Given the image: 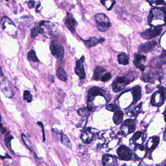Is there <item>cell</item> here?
Returning <instances> with one entry per match:
<instances>
[{
	"instance_id": "38",
	"label": "cell",
	"mask_w": 166,
	"mask_h": 166,
	"mask_svg": "<svg viewBox=\"0 0 166 166\" xmlns=\"http://www.w3.org/2000/svg\"><path fill=\"white\" fill-rule=\"evenodd\" d=\"M164 140H166V129L165 130L164 133Z\"/></svg>"
},
{
	"instance_id": "36",
	"label": "cell",
	"mask_w": 166,
	"mask_h": 166,
	"mask_svg": "<svg viewBox=\"0 0 166 166\" xmlns=\"http://www.w3.org/2000/svg\"><path fill=\"white\" fill-rule=\"evenodd\" d=\"M2 127H1V132L2 133H4L6 131V129L5 128H3V124H2Z\"/></svg>"
},
{
	"instance_id": "31",
	"label": "cell",
	"mask_w": 166,
	"mask_h": 166,
	"mask_svg": "<svg viewBox=\"0 0 166 166\" xmlns=\"http://www.w3.org/2000/svg\"><path fill=\"white\" fill-rule=\"evenodd\" d=\"M112 77V74L110 73H106L104 75H103L101 78V81L102 82H106L109 80Z\"/></svg>"
},
{
	"instance_id": "1",
	"label": "cell",
	"mask_w": 166,
	"mask_h": 166,
	"mask_svg": "<svg viewBox=\"0 0 166 166\" xmlns=\"http://www.w3.org/2000/svg\"><path fill=\"white\" fill-rule=\"evenodd\" d=\"M95 19L97 22L98 30L104 32L106 31L112 25L109 19L106 15L104 13H98L95 15Z\"/></svg>"
},
{
	"instance_id": "10",
	"label": "cell",
	"mask_w": 166,
	"mask_h": 166,
	"mask_svg": "<svg viewBox=\"0 0 166 166\" xmlns=\"http://www.w3.org/2000/svg\"><path fill=\"white\" fill-rule=\"evenodd\" d=\"M48 23V22L43 21L39 23L36 26L33 28L31 29V38H34L39 34H43L44 32H45V28L47 27Z\"/></svg>"
},
{
	"instance_id": "4",
	"label": "cell",
	"mask_w": 166,
	"mask_h": 166,
	"mask_svg": "<svg viewBox=\"0 0 166 166\" xmlns=\"http://www.w3.org/2000/svg\"><path fill=\"white\" fill-rule=\"evenodd\" d=\"M130 82L131 80L126 76H118L112 83L113 90L115 93L119 92Z\"/></svg>"
},
{
	"instance_id": "23",
	"label": "cell",
	"mask_w": 166,
	"mask_h": 166,
	"mask_svg": "<svg viewBox=\"0 0 166 166\" xmlns=\"http://www.w3.org/2000/svg\"><path fill=\"white\" fill-rule=\"evenodd\" d=\"M100 2L109 11L112 9L116 3L115 0H101Z\"/></svg>"
},
{
	"instance_id": "33",
	"label": "cell",
	"mask_w": 166,
	"mask_h": 166,
	"mask_svg": "<svg viewBox=\"0 0 166 166\" xmlns=\"http://www.w3.org/2000/svg\"><path fill=\"white\" fill-rule=\"evenodd\" d=\"M159 63L160 64H164L166 63V53L162 54L159 57Z\"/></svg>"
},
{
	"instance_id": "19",
	"label": "cell",
	"mask_w": 166,
	"mask_h": 166,
	"mask_svg": "<svg viewBox=\"0 0 166 166\" xmlns=\"http://www.w3.org/2000/svg\"><path fill=\"white\" fill-rule=\"evenodd\" d=\"M93 136L89 129H87L83 131L81 138L84 143H89L93 139Z\"/></svg>"
},
{
	"instance_id": "25",
	"label": "cell",
	"mask_w": 166,
	"mask_h": 166,
	"mask_svg": "<svg viewBox=\"0 0 166 166\" xmlns=\"http://www.w3.org/2000/svg\"><path fill=\"white\" fill-rule=\"evenodd\" d=\"M61 140L62 143L63 145H64L65 147L69 148H71L72 144H71V141H70L69 139L68 138V137L66 135H65L63 133H62Z\"/></svg>"
},
{
	"instance_id": "15",
	"label": "cell",
	"mask_w": 166,
	"mask_h": 166,
	"mask_svg": "<svg viewBox=\"0 0 166 166\" xmlns=\"http://www.w3.org/2000/svg\"><path fill=\"white\" fill-rule=\"evenodd\" d=\"M146 57L145 56L137 54L134 55V60L133 61V63L135 66L139 68L142 71H143L145 69V66L141 63V62L143 61H145Z\"/></svg>"
},
{
	"instance_id": "7",
	"label": "cell",
	"mask_w": 166,
	"mask_h": 166,
	"mask_svg": "<svg viewBox=\"0 0 166 166\" xmlns=\"http://www.w3.org/2000/svg\"><path fill=\"white\" fill-rule=\"evenodd\" d=\"M117 153L119 158L121 160L129 161L131 159L132 152L131 150L125 146H121L118 149Z\"/></svg>"
},
{
	"instance_id": "6",
	"label": "cell",
	"mask_w": 166,
	"mask_h": 166,
	"mask_svg": "<svg viewBox=\"0 0 166 166\" xmlns=\"http://www.w3.org/2000/svg\"><path fill=\"white\" fill-rule=\"evenodd\" d=\"M162 30L163 28L159 26L155 28H150L142 33L141 36L144 39H152L160 35Z\"/></svg>"
},
{
	"instance_id": "29",
	"label": "cell",
	"mask_w": 166,
	"mask_h": 166,
	"mask_svg": "<svg viewBox=\"0 0 166 166\" xmlns=\"http://www.w3.org/2000/svg\"><path fill=\"white\" fill-rule=\"evenodd\" d=\"M106 109L111 112H116L119 110V108L116 104H110L106 106Z\"/></svg>"
},
{
	"instance_id": "3",
	"label": "cell",
	"mask_w": 166,
	"mask_h": 166,
	"mask_svg": "<svg viewBox=\"0 0 166 166\" xmlns=\"http://www.w3.org/2000/svg\"><path fill=\"white\" fill-rule=\"evenodd\" d=\"M50 49L53 56L57 60L62 61L64 55V49L62 44L59 42L52 41L50 42Z\"/></svg>"
},
{
	"instance_id": "11",
	"label": "cell",
	"mask_w": 166,
	"mask_h": 166,
	"mask_svg": "<svg viewBox=\"0 0 166 166\" xmlns=\"http://www.w3.org/2000/svg\"><path fill=\"white\" fill-rule=\"evenodd\" d=\"M76 23V21L73 18V16L68 13L65 20V24L66 26L72 33H74L75 32Z\"/></svg>"
},
{
	"instance_id": "28",
	"label": "cell",
	"mask_w": 166,
	"mask_h": 166,
	"mask_svg": "<svg viewBox=\"0 0 166 166\" xmlns=\"http://www.w3.org/2000/svg\"><path fill=\"white\" fill-rule=\"evenodd\" d=\"M89 112H90V110L87 107L86 108H84L80 109L79 110H78L77 111V113H78V114L80 116L85 117H86L87 115H88L89 114Z\"/></svg>"
},
{
	"instance_id": "27",
	"label": "cell",
	"mask_w": 166,
	"mask_h": 166,
	"mask_svg": "<svg viewBox=\"0 0 166 166\" xmlns=\"http://www.w3.org/2000/svg\"><path fill=\"white\" fill-rule=\"evenodd\" d=\"M23 99L28 103L31 102L32 101V97L30 94V91H25L23 93Z\"/></svg>"
},
{
	"instance_id": "22",
	"label": "cell",
	"mask_w": 166,
	"mask_h": 166,
	"mask_svg": "<svg viewBox=\"0 0 166 166\" xmlns=\"http://www.w3.org/2000/svg\"><path fill=\"white\" fill-rule=\"evenodd\" d=\"M105 71V70L101 66L97 67L94 71L93 79L95 80H98L100 79V76H101V75Z\"/></svg>"
},
{
	"instance_id": "13",
	"label": "cell",
	"mask_w": 166,
	"mask_h": 166,
	"mask_svg": "<svg viewBox=\"0 0 166 166\" xmlns=\"http://www.w3.org/2000/svg\"><path fill=\"white\" fill-rule=\"evenodd\" d=\"M83 42L84 44L88 48H91L93 46L97 45V44H99V43L103 42L105 41L104 38H99L98 39L95 37H90V39L87 40H83Z\"/></svg>"
},
{
	"instance_id": "12",
	"label": "cell",
	"mask_w": 166,
	"mask_h": 166,
	"mask_svg": "<svg viewBox=\"0 0 166 166\" xmlns=\"http://www.w3.org/2000/svg\"><path fill=\"white\" fill-rule=\"evenodd\" d=\"M117 162V158L116 156L107 154H104L102 157V163L104 166L116 165Z\"/></svg>"
},
{
	"instance_id": "14",
	"label": "cell",
	"mask_w": 166,
	"mask_h": 166,
	"mask_svg": "<svg viewBox=\"0 0 166 166\" xmlns=\"http://www.w3.org/2000/svg\"><path fill=\"white\" fill-rule=\"evenodd\" d=\"M157 42L155 41H150L141 44L139 46V50L140 52H148L152 50L156 45Z\"/></svg>"
},
{
	"instance_id": "17",
	"label": "cell",
	"mask_w": 166,
	"mask_h": 166,
	"mask_svg": "<svg viewBox=\"0 0 166 166\" xmlns=\"http://www.w3.org/2000/svg\"><path fill=\"white\" fill-rule=\"evenodd\" d=\"M131 94L134 103L137 102L141 98V89L139 86L133 88L131 89Z\"/></svg>"
},
{
	"instance_id": "2",
	"label": "cell",
	"mask_w": 166,
	"mask_h": 166,
	"mask_svg": "<svg viewBox=\"0 0 166 166\" xmlns=\"http://www.w3.org/2000/svg\"><path fill=\"white\" fill-rule=\"evenodd\" d=\"M166 98V88L161 87L152 95L151 103L152 106H160L164 103Z\"/></svg>"
},
{
	"instance_id": "32",
	"label": "cell",
	"mask_w": 166,
	"mask_h": 166,
	"mask_svg": "<svg viewBox=\"0 0 166 166\" xmlns=\"http://www.w3.org/2000/svg\"><path fill=\"white\" fill-rule=\"evenodd\" d=\"M143 135V132L141 131H137L134 133L133 136H132V140H137L140 139Z\"/></svg>"
},
{
	"instance_id": "21",
	"label": "cell",
	"mask_w": 166,
	"mask_h": 166,
	"mask_svg": "<svg viewBox=\"0 0 166 166\" xmlns=\"http://www.w3.org/2000/svg\"><path fill=\"white\" fill-rule=\"evenodd\" d=\"M118 62L120 64L126 65L129 63V58L125 53H121L118 55Z\"/></svg>"
},
{
	"instance_id": "24",
	"label": "cell",
	"mask_w": 166,
	"mask_h": 166,
	"mask_svg": "<svg viewBox=\"0 0 166 166\" xmlns=\"http://www.w3.org/2000/svg\"><path fill=\"white\" fill-rule=\"evenodd\" d=\"M27 58L29 61L35 62H39V60L38 59L36 52L34 50H31L28 53Z\"/></svg>"
},
{
	"instance_id": "5",
	"label": "cell",
	"mask_w": 166,
	"mask_h": 166,
	"mask_svg": "<svg viewBox=\"0 0 166 166\" xmlns=\"http://www.w3.org/2000/svg\"><path fill=\"white\" fill-rule=\"evenodd\" d=\"M121 131L124 135H128L135 130V123L133 119H128L125 120L121 127Z\"/></svg>"
},
{
	"instance_id": "26",
	"label": "cell",
	"mask_w": 166,
	"mask_h": 166,
	"mask_svg": "<svg viewBox=\"0 0 166 166\" xmlns=\"http://www.w3.org/2000/svg\"><path fill=\"white\" fill-rule=\"evenodd\" d=\"M13 139V137L9 133H7V134L6 135L5 137V144L7 146V148L11 151L14 152L13 151V150L11 148V141L12 140V139Z\"/></svg>"
},
{
	"instance_id": "37",
	"label": "cell",
	"mask_w": 166,
	"mask_h": 166,
	"mask_svg": "<svg viewBox=\"0 0 166 166\" xmlns=\"http://www.w3.org/2000/svg\"><path fill=\"white\" fill-rule=\"evenodd\" d=\"M163 115H164V119H165V121L166 122V107L165 109V111L163 113Z\"/></svg>"
},
{
	"instance_id": "16",
	"label": "cell",
	"mask_w": 166,
	"mask_h": 166,
	"mask_svg": "<svg viewBox=\"0 0 166 166\" xmlns=\"http://www.w3.org/2000/svg\"><path fill=\"white\" fill-rule=\"evenodd\" d=\"M159 142V137L153 136L150 139L147 144V149L148 150L152 151V150L155 149L156 146L158 145Z\"/></svg>"
},
{
	"instance_id": "9",
	"label": "cell",
	"mask_w": 166,
	"mask_h": 166,
	"mask_svg": "<svg viewBox=\"0 0 166 166\" xmlns=\"http://www.w3.org/2000/svg\"><path fill=\"white\" fill-rule=\"evenodd\" d=\"M85 61L84 56H82L81 58L76 62V66L75 68V72L80 79H84L86 77V73L83 66V62Z\"/></svg>"
},
{
	"instance_id": "35",
	"label": "cell",
	"mask_w": 166,
	"mask_h": 166,
	"mask_svg": "<svg viewBox=\"0 0 166 166\" xmlns=\"http://www.w3.org/2000/svg\"><path fill=\"white\" fill-rule=\"evenodd\" d=\"M38 124L40 125L41 126V128L42 129V132H43V141H45V134H44V129H43V125L42 124L41 122H38Z\"/></svg>"
},
{
	"instance_id": "34",
	"label": "cell",
	"mask_w": 166,
	"mask_h": 166,
	"mask_svg": "<svg viewBox=\"0 0 166 166\" xmlns=\"http://www.w3.org/2000/svg\"><path fill=\"white\" fill-rule=\"evenodd\" d=\"M28 4L30 8H33L35 7V2L33 0H30L28 2Z\"/></svg>"
},
{
	"instance_id": "8",
	"label": "cell",
	"mask_w": 166,
	"mask_h": 166,
	"mask_svg": "<svg viewBox=\"0 0 166 166\" xmlns=\"http://www.w3.org/2000/svg\"><path fill=\"white\" fill-rule=\"evenodd\" d=\"M105 92L102 89L98 87H92L89 91L88 95V105H92V101L94 100L95 97L97 96H104Z\"/></svg>"
},
{
	"instance_id": "30",
	"label": "cell",
	"mask_w": 166,
	"mask_h": 166,
	"mask_svg": "<svg viewBox=\"0 0 166 166\" xmlns=\"http://www.w3.org/2000/svg\"><path fill=\"white\" fill-rule=\"evenodd\" d=\"M151 5L153 4H156L157 5H166V2L164 0H146Z\"/></svg>"
},
{
	"instance_id": "20",
	"label": "cell",
	"mask_w": 166,
	"mask_h": 166,
	"mask_svg": "<svg viewBox=\"0 0 166 166\" xmlns=\"http://www.w3.org/2000/svg\"><path fill=\"white\" fill-rule=\"evenodd\" d=\"M123 112L121 110H118L116 111L113 117V121L115 124L118 125L121 123L123 119Z\"/></svg>"
},
{
	"instance_id": "18",
	"label": "cell",
	"mask_w": 166,
	"mask_h": 166,
	"mask_svg": "<svg viewBox=\"0 0 166 166\" xmlns=\"http://www.w3.org/2000/svg\"><path fill=\"white\" fill-rule=\"evenodd\" d=\"M57 76L58 78L65 82H66L68 79V75L62 67H60L57 71Z\"/></svg>"
}]
</instances>
